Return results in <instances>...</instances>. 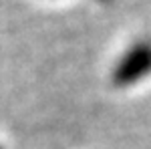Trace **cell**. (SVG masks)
I'll return each instance as SVG.
<instances>
[{"instance_id":"cell-1","label":"cell","mask_w":151,"mask_h":149,"mask_svg":"<svg viewBox=\"0 0 151 149\" xmlns=\"http://www.w3.org/2000/svg\"><path fill=\"white\" fill-rule=\"evenodd\" d=\"M151 73V42H137L125 53L113 71L115 85L127 87Z\"/></svg>"}]
</instances>
